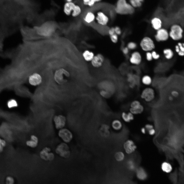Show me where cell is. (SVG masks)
<instances>
[{
  "label": "cell",
  "instance_id": "cell-1",
  "mask_svg": "<svg viewBox=\"0 0 184 184\" xmlns=\"http://www.w3.org/2000/svg\"><path fill=\"white\" fill-rule=\"evenodd\" d=\"M114 10L117 14L122 15H131L134 12V8L126 0H118Z\"/></svg>",
  "mask_w": 184,
  "mask_h": 184
},
{
  "label": "cell",
  "instance_id": "cell-2",
  "mask_svg": "<svg viewBox=\"0 0 184 184\" xmlns=\"http://www.w3.org/2000/svg\"><path fill=\"white\" fill-rule=\"evenodd\" d=\"M55 153L61 157L67 158L71 154L70 148L67 143L64 142L61 143L56 146Z\"/></svg>",
  "mask_w": 184,
  "mask_h": 184
},
{
  "label": "cell",
  "instance_id": "cell-3",
  "mask_svg": "<svg viewBox=\"0 0 184 184\" xmlns=\"http://www.w3.org/2000/svg\"><path fill=\"white\" fill-rule=\"evenodd\" d=\"M155 91L153 88L147 86L142 90L140 97L146 102H150L155 99Z\"/></svg>",
  "mask_w": 184,
  "mask_h": 184
},
{
  "label": "cell",
  "instance_id": "cell-4",
  "mask_svg": "<svg viewBox=\"0 0 184 184\" xmlns=\"http://www.w3.org/2000/svg\"><path fill=\"white\" fill-rule=\"evenodd\" d=\"M140 45L142 49L146 52L152 51L155 47L153 40L148 36H145L141 39L140 43Z\"/></svg>",
  "mask_w": 184,
  "mask_h": 184
},
{
  "label": "cell",
  "instance_id": "cell-5",
  "mask_svg": "<svg viewBox=\"0 0 184 184\" xmlns=\"http://www.w3.org/2000/svg\"><path fill=\"white\" fill-rule=\"evenodd\" d=\"M183 31L182 28L180 25H174L171 27L169 33V36L174 40H179L182 37Z\"/></svg>",
  "mask_w": 184,
  "mask_h": 184
},
{
  "label": "cell",
  "instance_id": "cell-6",
  "mask_svg": "<svg viewBox=\"0 0 184 184\" xmlns=\"http://www.w3.org/2000/svg\"><path fill=\"white\" fill-rule=\"evenodd\" d=\"M58 130V136L63 142L67 143L71 141L73 138V135L70 130L65 128Z\"/></svg>",
  "mask_w": 184,
  "mask_h": 184
},
{
  "label": "cell",
  "instance_id": "cell-7",
  "mask_svg": "<svg viewBox=\"0 0 184 184\" xmlns=\"http://www.w3.org/2000/svg\"><path fill=\"white\" fill-rule=\"evenodd\" d=\"M95 14V21L99 25L105 26L108 24L110 20L109 18L105 12L102 10H98Z\"/></svg>",
  "mask_w": 184,
  "mask_h": 184
},
{
  "label": "cell",
  "instance_id": "cell-8",
  "mask_svg": "<svg viewBox=\"0 0 184 184\" xmlns=\"http://www.w3.org/2000/svg\"><path fill=\"white\" fill-rule=\"evenodd\" d=\"M39 156L41 159L46 161H52L55 157L51 148L47 146L44 147L41 150L39 153Z\"/></svg>",
  "mask_w": 184,
  "mask_h": 184
},
{
  "label": "cell",
  "instance_id": "cell-9",
  "mask_svg": "<svg viewBox=\"0 0 184 184\" xmlns=\"http://www.w3.org/2000/svg\"><path fill=\"white\" fill-rule=\"evenodd\" d=\"M66 121L65 117L61 114L56 115L53 119L55 128L58 130L64 128L66 125Z\"/></svg>",
  "mask_w": 184,
  "mask_h": 184
},
{
  "label": "cell",
  "instance_id": "cell-10",
  "mask_svg": "<svg viewBox=\"0 0 184 184\" xmlns=\"http://www.w3.org/2000/svg\"><path fill=\"white\" fill-rule=\"evenodd\" d=\"M169 33L166 29L161 28L156 31L154 37L155 40L158 42L165 41L168 39Z\"/></svg>",
  "mask_w": 184,
  "mask_h": 184
},
{
  "label": "cell",
  "instance_id": "cell-11",
  "mask_svg": "<svg viewBox=\"0 0 184 184\" xmlns=\"http://www.w3.org/2000/svg\"><path fill=\"white\" fill-rule=\"evenodd\" d=\"M64 75L68 77L70 76L69 73L64 69H60L56 71L54 75V78L57 83L61 84L65 82Z\"/></svg>",
  "mask_w": 184,
  "mask_h": 184
},
{
  "label": "cell",
  "instance_id": "cell-12",
  "mask_svg": "<svg viewBox=\"0 0 184 184\" xmlns=\"http://www.w3.org/2000/svg\"><path fill=\"white\" fill-rule=\"evenodd\" d=\"M104 61L105 57L101 53H98L95 55L90 62L93 67L99 68L102 65Z\"/></svg>",
  "mask_w": 184,
  "mask_h": 184
},
{
  "label": "cell",
  "instance_id": "cell-13",
  "mask_svg": "<svg viewBox=\"0 0 184 184\" xmlns=\"http://www.w3.org/2000/svg\"><path fill=\"white\" fill-rule=\"evenodd\" d=\"M123 147L125 152L128 154H131L134 152L137 147L133 141L129 139L124 143Z\"/></svg>",
  "mask_w": 184,
  "mask_h": 184
},
{
  "label": "cell",
  "instance_id": "cell-14",
  "mask_svg": "<svg viewBox=\"0 0 184 184\" xmlns=\"http://www.w3.org/2000/svg\"><path fill=\"white\" fill-rule=\"evenodd\" d=\"M142 57L140 53L138 51H134L131 54L129 59L130 63L135 65H139L142 62Z\"/></svg>",
  "mask_w": 184,
  "mask_h": 184
},
{
  "label": "cell",
  "instance_id": "cell-15",
  "mask_svg": "<svg viewBox=\"0 0 184 184\" xmlns=\"http://www.w3.org/2000/svg\"><path fill=\"white\" fill-rule=\"evenodd\" d=\"M39 141V139L37 136L32 134L30 136V139L26 141V144L29 147L35 148L38 146Z\"/></svg>",
  "mask_w": 184,
  "mask_h": 184
},
{
  "label": "cell",
  "instance_id": "cell-16",
  "mask_svg": "<svg viewBox=\"0 0 184 184\" xmlns=\"http://www.w3.org/2000/svg\"><path fill=\"white\" fill-rule=\"evenodd\" d=\"M42 81V77L40 75L35 73L31 75L29 78V83L31 85L36 86L40 84Z\"/></svg>",
  "mask_w": 184,
  "mask_h": 184
},
{
  "label": "cell",
  "instance_id": "cell-17",
  "mask_svg": "<svg viewBox=\"0 0 184 184\" xmlns=\"http://www.w3.org/2000/svg\"><path fill=\"white\" fill-rule=\"evenodd\" d=\"M95 18L96 14L95 13L91 10H89L85 13L83 19L86 23L90 24L95 21Z\"/></svg>",
  "mask_w": 184,
  "mask_h": 184
},
{
  "label": "cell",
  "instance_id": "cell-18",
  "mask_svg": "<svg viewBox=\"0 0 184 184\" xmlns=\"http://www.w3.org/2000/svg\"><path fill=\"white\" fill-rule=\"evenodd\" d=\"M76 4L74 2H66L63 6V12L67 16L71 15Z\"/></svg>",
  "mask_w": 184,
  "mask_h": 184
},
{
  "label": "cell",
  "instance_id": "cell-19",
  "mask_svg": "<svg viewBox=\"0 0 184 184\" xmlns=\"http://www.w3.org/2000/svg\"><path fill=\"white\" fill-rule=\"evenodd\" d=\"M136 170V175L139 180L141 181H144L147 179V174L143 168L140 167Z\"/></svg>",
  "mask_w": 184,
  "mask_h": 184
},
{
  "label": "cell",
  "instance_id": "cell-20",
  "mask_svg": "<svg viewBox=\"0 0 184 184\" xmlns=\"http://www.w3.org/2000/svg\"><path fill=\"white\" fill-rule=\"evenodd\" d=\"M151 22L153 29L156 31L162 28V21L158 17H155L152 18L151 20Z\"/></svg>",
  "mask_w": 184,
  "mask_h": 184
},
{
  "label": "cell",
  "instance_id": "cell-21",
  "mask_svg": "<svg viewBox=\"0 0 184 184\" xmlns=\"http://www.w3.org/2000/svg\"><path fill=\"white\" fill-rule=\"evenodd\" d=\"M134 115L130 111L128 112L123 111L121 114V117L125 122L129 123L134 119Z\"/></svg>",
  "mask_w": 184,
  "mask_h": 184
},
{
  "label": "cell",
  "instance_id": "cell-22",
  "mask_svg": "<svg viewBox=\"0 0 184 184\" xmlns=\"http://www.w3.org/2000/svg\"><path fill=\"white\" fill-rule=\"evenodd\" d=\"M82 56L84 60L86 62H91L95 55L92 51L88 50H86L82 53Z\"/></svg>",
  "mask_w": 184,
  "mask_h": 184
},
{
  "label": "cell",
  "instance_id": "cell-23",
  "mask_svg": "<svg viewBox=\"0 0 184 184\" xmlns=\"http://www.w3.org/2000/svg\"><path fill=\"white\" fill-rule=\"evenodd\" d=\"M129 111L134 115L139 114L142 113L144 110L143 106L141 104L132 108H130Z\"/></svg>",
  "mask_w": 184,
  "mask_h": 184
},
{
  "label": "cell",
  "instance_id": "cell-24",
  "mask_svg": "<svg viewBox=\"0 0 184 184\" xmlns=\"http://www.w3.org/2000/svg\"><path fill=\"white\" fill-rule=\"evenodd\" d=\"M161 168L163 171L166 173H169L172 171V167L169 162L164 161L163 162L161 165Z\"/></svg>",
  "mask_w": 184,
  "mask_h": 184
},
{
  "label": "cell",
  "instance_id": "cell-25",
  "mask_svg": "<svg viewBox=\"0 0 184 184\" xmlns=\"http://www.w3.org/2000/svg\"><path fill=\"white\" fill-rule=\"evenodd\" d=\"M141 82L144 85L148 86L152 82V79L151 76L148 74L143 75L141 78Z\"/></svg>",
  "mask_w": 184,
  "mask_h": 184
},
{
  "label": "cell",
  "instance_id": "cell-26",
  "mask_svg": "<svg viewBox=\"0 0 184 184\" xmlns=\"http://www.w3.org/2000/svg\"><path fill=\"white\" fill-rule=\"evenodd\" d=\"M175 50L179 55L184 56V43H178L175 46Z\"/></svg>",
  "mask_w": 184,
  "mask_h": 184
},
{
  "label": "cell",
  "instance_id": "cell-27",
  "mask_svg": "<svg viewBox=\"0 0 184 184\" xmlns=\"http://www.w3.org/2000/svg\"><path fill=\"white\" fill-rule=\"evenodd\" d=\"M122 124L119 120L115 119L113 120L111 123V126L114 130L118 131L121 130L122 127Z\"/></svg>",
  "mask_w": 184,
  "mask_h": 184
},
{
  "label": "cell",
  "instance_id": "cell-28",
  "mask_svg": "<svg viewBox=\"0 0 184 184\" xmlns=\"http://www.w3.org/2000/svg\"><path fill=\"white\" fill-rule=\"evenodd\" d=\"M82 12V9L81 6L76 4L71 15L73 17H76L79 16Z\"/></svg>",
  "mask_w": 184,
  "mask_h": 184
},
{
  "label": "cell",
  "instance_id": "cell-29",
  "mask_svg": "<svg viewBox=\"0 0 184 184\" xmlns=\"http://www.w3.org/2000/svg\"><path fill=\"white\" fill-rule=\"evenodd\" d=\"M102 0H82L83 5L86 6L92 7L97 3L100 2Z\"/></svg>",
  "mask_w": 184,
  "mask_h": 184
},
{
  "label": "cell",
  "instance_id": "cell-30",
  "mask_svg": "<svg viewBox=\"0 0 184 184\" xmlns=\"http://www.w3.org/2000/svg\"><path fill=\"white\" fill-rule=\"evenodd\" d=\"M163 53L165 58L168 60L171 59L174 55L173 51L170 48H166L163 51Z\"/></svg>",
  "mask_w": 184,
  "mask_h": 184
},
{
  "label": "cell",
  "instance_id": "cell-31",
  "mask_svg": "<svg viewBox=\"0 0 184 184\" xmlns=\"http://www.w3.org/2000/svg\"><path fill=\"white\" fill-rule=\"evenodd\" d=\"M126 166L130 170L133 171L136 169V165L135 162L132 159H129L126 162Z\"/></svg>",
  "mask_w": 184,
  "mask_h": 184
},
{
  "label": "cell",
  "instance_id": "cell-32",
  "mask_svg": "<svg viewBox=\"0 0 184 184\" xmlns=\"http://www.w3.org/2000/svg\"><path fill=\"white\" fill-rule=\"evenodd\" d=\"M114 157L116 160L119 162L123 160L125 158L124 153L122 151L116 152L114 154Z\"/></svg>",
  "mask_w": 184,
  "mask_h": 184
},
{
  "label": "cell",
  "instance_id": "cell-33",
  "mask_svg": "<svg viewBox=\"0 0 184 184\" xmlns=\"http://www.w3.org/2000/svg\"><path fill=\"white\" fill-rule=\"evenodd\" d=\"M144 1V0H129L130 4L134 8H138L141 7Z\"/></svg>",
  "mask_w": 184,
  "mask_h": 184
},
{
  "label": "cell",
  "instance_id": "cell-34",
  "mask_svg": "<svg viewBox=\"0 0 184 184\" xmlns=\"http://www.w3.org/2000/svg\"><path fill=\"white\" fill-rule=\"evenodd\" d=\"M126 47L129 50H133L136 48L137 44L134 42L130 41L128 43Z\"/></svg>",
  "mask_w": 184,
  "mask_h": 184
},
{
  "label": "cell",
  "instance_id": "cell-35",
  "mask_svg": "<svg viewBox=\"0 0 184 184\" xmlns=\"http://www.w3.org/2000/svg\"><path fill=\"white\" fill-rule=\"evenodd\" d=\"M110 39L111 41L113 43H117L119 40L118 36L115 33L113 35L109 36Z\"/></svg>",
  "mask_w": 184,
  "mask_h": 184
},
{
  "label": "cell",
  "instance_id": "cell-36",
  "mask_svg": "<svg viewBox=\"0 0 184 184\" xmlns=\"http://www.w3.org/2000/svg\"><path fill=\"white\" fill-rule=\"evenodd\" d=\"M6 184H14V180L13 178L10 176H7L6 178Z\"/></svg>",
  "mask_w": 184,
  "mask_h": 184
},
{
  "label": "cell",
  "instance_id": "cell-37",
  "mask_svg": "<svg viewBox=\"0 0 184 184\" xmlns=\"http://www.w3.org/2000/svg\"><path fill=\"white\" fill-rule=\"evenodd\" d=\"M141 102L138 100H134L132 101L130 105V108H132L141 104Z\"/></svg>",
  "mask_w": 184,
  "mask_h": 184
},
{
  "label": "cell",
  "instance_id": "cell-38",
  "mask_svg": "<svg viewBox=\"0 0 184 184\" xmlns=\"http://www.w3.org/2000/svg\"><path fill=\"white\" fill-rule=\"evenodd\" d=\"M153 59L155 60L158 59L160 57L159 54L158 53L155 51L154 50L151 51Z\"/></svg>",
  "mask_w": 184,
  "mask_h": 184
},
{
  "label": "cell",
  "instance_id": "cell-39",
  "mask_svg": "<svg viewBox=\"0 0 184 184\" xmlns=\"http://www.w3.org/2000/svg\"><path fill=\"white\" fill-rule=\"evenodd\" d=\"M146 60L148 61H152L153 58L152 57L151 52H146Z\"/></svg>",
  "mask_w": 184,
  "mask_h": 184
},
{
  "label": "cell",
  "instance_id": "cell-40",
  "mask_svg": "<svg viewBox=\"0 0 184 184\" xmlns=\"http://www.w3.org/2000/svg\"><path fill=\"white\" fill-rule=\"evenodd\" d=\"M114 27L115 33L118 35H120L122 33V30L120 27L117 26H116Z\"/></svg>",
  "mask_w": 184,
  "mask_h": 184
},
{
  "label": "cell",
  "instance_id": "cell-41",
  "mask_svg": "<svg viewBox=\"0 0 184 184\" xmlns=\"http://www.w3.org/2000/svg\"><path fill=\"white\" fill-rule=\"evenodd\" d=\"M108 33L109 36L115 33L114 27H111L109 28L108 31Z\"/></svg>",
  "mask_w": 184,
  "mask_h": 184
},
{
  "label": "cell",
  "instance_id": "cell-42",
  "mask_svg": "<svg viewBox=\"0 0 184 184\" xmlns=\"http://www.w3.org/2000/svg\"><path fill=\"white\" fill-rule=\"evenodd\" d=\"M144 127L146 129L147 131L149 130L154 128V126L153 125L149 123L146 124L145 126Z\"/></svg>",
  "mask_w": 184,
  "mask_h": 184
},
{
  "label": "cell",
  "instance_id": "cell-43",
  "mask_svg": "<svg viewBox=\"0 0 184 184\" xmlns=\"http://www.w3.org/2000/svg\"><path fill=\"white\" fill-rule=\"evenodd\" d=\"M129 50L126 47H124L122 49L123 53L125 55H127L129 52Z\"/></svg>",
  "mask_w": 184,
  "mask_h": 184
},
{
  "label": "cell",
  "instance_id": "cell-44",
  "mask_svg": "<svg viewBox=\"0 0 184 184\" xmlns=\"http://www.w3.org/2000/svg\"><path fill=\"white\" fill-rule=\"evenodd\" d=\"M147 132L148 134L151 135H154L156 133L155 130L154 128L149 130Z\"/></svg>",
  "mask_w": 184,
  "mask_h": 184
},
{
  "label": "cell",
  "instance_id": "cell-45",
  "mask_svg": "<svg viewBox=\"0 0 184 184\" xmlns=\"http://www.w3.org/2000/svg\"><path fill=\"white\" fill-rule=\"evenodd\" d=\"M171 96L173 97H176L179 95V93L177 91L175 90L172 91L171 92Z\"/></svg>",
  "mask_w": 184,
  "mask_h": 184
},
{
  "label": "cell",
  "instance_id": "cell-46",
  "mask_svg": "<svg viewBox=\"0 0 184 184\" xmlns=\"http://www.w3.org/2000/svg\"><path fill=\"white\" fill-rule=\"evenodd\" d=\"M0 144L4 147L6 145V142L4 140L2 139L0 142Z\"/></svg>",
  "mask_w": 184,
  "mask_h": 184
},
{
  "label": "cell",
  "instance_id": "cell-47",
  "mask_svg": "<svg viewBox=\"0 0 184 184\" xmlns=\"http://www.w3.org/2000/svg\"><path fill=\"white\" fill-rule=\"evenodd\" d=\"M141 133L143 134H145L147 131L146 130L144 127H142L140 130Z\"/></svg>",
  "mask_w": 184,
  "mask_h": 184
},
{
  "label": "cell",
  "instance_id": "cell-48",
  "mask_svg": "<svg viewBox=\"0 0 184 184\" xmlns=\"http://www.w3.org/2000/svg\"><path fill=\"white\" fill-rule=\"evenodd\" d=\"M168 99L170 101H171L173 100V96H170L168 97Z\"/></svg>",
  "mask_w": 184,
  "mask_h": 184
},
{
  "label": "cell",
  "instance_id": "cell-49",
  "mask_svg": "<svg viewBox=\"0 0 184 184\" xmlns=\"http://www.w3.org/2000/svg\"><path fill=\"white\" fill-rule=\"evenodd\" d=\"M3 148L1 145L0 144V153L2 152L3 150Z\"/></svg>",
  "mask_w": 184,
  "mask_h": 184
},
{
  "label": "cell",
  "instance_id": "cell-50",
  "mask_svg": "<svg viewBox=\"0 0 184 184\" xmlns=\"http://www.w3.org/2000/svg\"><path fill=\"white\" fill-rule=\"evenodd\" d=\"M66 2H73V0H65Z\"/></svg>",
  "mask_w": 184,
  "mask_h": 184
},
{
  "label": "cell",
  "instance_id": "cell-51",
  "mask_svg": "<svg viewBox=\"0 0 184 184\" xmlns=\"http://www.w3.org/2000/svg\"><path fill=\"white\" fill-rule=\"evenodd\" d=\"M1 139H1V138L0 137V142H1Z\"/></svg>",
  "mask_w": 184,
  "mask_h": 184
},
{
  "label": "cell",
  "instance_id": "cell-52",
  "mask_svg": "<svg viewBox=\"0 0 184 184\" xmlns=\"http://www.w3.org/2000/svg\"></svg>",
  "mask_w": 184,
  "mask_h": 184
}]
</instances>
